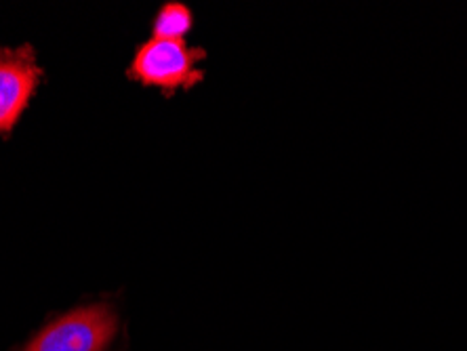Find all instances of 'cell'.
Segmentation results:
<instances>
[{
    "instance_id": "obj_4",
    "label": "cell",
    "mask_w": 467,
    "mask_h": 351,
    "mask_svg": "<svg viewBox=\"0 0 467 351\" xmlns=\"http://www.w3.org/2000/svg\"><path fill=\"white\" fill-rule=\"evenodd\" d=\"M194 26V13L190 11L188 5L169 0L164 3L152 22V36L169 38V40H183L185 34Z\"/></svg>"
},
{
    "instance_id": "obj_1",
    "label": "cell",
    "mask_w": 467,
    "mask_h": 351,
    "mask_svg": "<svg viewBox=\"0 0 467 351\" xmlns=\"http://www.w3.org/2000/svg\"><path fill=\"white\" fill-rule=\"evenodd\" d=\"M120 312L114 303L95 301L51 318L17 351H119Z\"/></svg>"
},
{
    "instance_id": "obj_2",
    "label": "cell",
    "mask_w": 467,
    "mask_h": 351,
    "mask_svg": "<svg viewBox=\"0 0 467 351\" xmlns=\"http://www.w3.org/2000/svg\"><path fill=\"white\" fill-rule=\"evenodd\" d=\"M204 57L207 51L202 46H190L185 40L150 36L135 49L127 74L141 85L173 95L202 82L204 72L198 64Z\"/></svg>"
},
{
    "instance_id": "obj_3",
    "label": "cell",
    "mask_w": 467,
    "mask_h": 351,
    "mask_svg": "<svg viewBox=\"0 0 467 351\" xmlns=\"http://www.w3.org/2000/svg\"><path fill=\"white\" fill-rule=\"evenodd\" d=\"M43 67L30 43L0 46V133H9L34 98Z\"/></svg>"
}]
</instances>
